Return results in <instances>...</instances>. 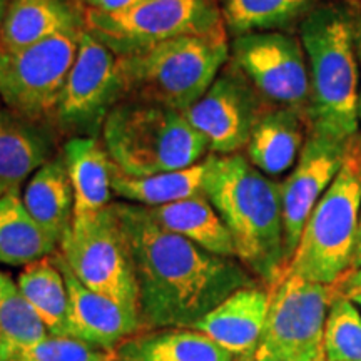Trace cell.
<instances>
[{
  "instance_id": "1",
  "label": "cell",
  "mask_w": 361,
  "mask_h": 361,
  "mask_svg": "<svg viewBox=\"0 0 361 361\" xmlns=\"http://www.w3.org/2000/svg\"><path fill=\"white\" fill-rule=\"evenodd\" d=\"M112 209L133 261L141 329L191 328L234 291L261 283L239 261L164 229L144 206L119 201Z\"/></svg>"
},
{
  "instance_id": "2",
  "label": "cell",
  "mask_w": 361,
  "mask_h": 361,
  "mask_svg": "<svg viewBox=\"0 0 361 361\" xmlns=\"http://www.w3.org/2000/svg\"><path fill=\"white\" fill-rule=\"evenodd\" d=\"M204 194L231 233L236 259L266 286L286 273L279 183L246 156H207Z\"/></svg>"
},
{
  "instance_id": "3",
  "label": "cell",
  "mask_w": 361,
  "mask_h": 361,
  "mask_svg": "<svg viewBox=\"0 0 361 361\" xmlns=\"http://www.w3.org/2000/svg\"><path fill=\"white\" fill-rule=\"evenodd\" d=\"M308 59V133L348 142L360 133V67L348 4L316 6L300 24Z\"/></svg>"
},
{
  "instance_id": "4",
  "label": "cell",
  "mask_w": 361,
  "mask_h": 361,
  "mask_svg": "<svg viewBox=\"0 0 361 361\" xmlns=\"http://www.w3.org/2000/svg\"><path fill=\"white\" fill-rule=\"evenodd\" d=\"M101 139L112 164L129 176L191 168L209 151L183 112L137 99L117 104L104 123Z\"/></svg>"
},
{
  "instance_id": "5",
  "label": "cell",
  "mask_w": 361,
  "mask_h": 361,
  "mask_svg": "<svg viewBox=\"0 0 361 361\" xmlns=\"http://www.w3.org/2000/svg\"><path fill=\"white\" fill-rule=\"evenodd\" d=\"M228 32L189 35L119 57L124 99L184 112L204 96L229 62Z\"/></svg>"
},
{
  "instance_id": "6",
  "label": "cell",
  "mask_w": 361,
  "mask_h": 361,
  "mask_svg": "<svg viewBox=\"0 0 361 361\" xmlns=\"http://www.w3.org/2000/svg\"><path fill=\"white\" fill-rule=\"evenodd\" d=\"M361 214L358 135L346 144L343 164L306 221L288 269L310 281L335 286L350 271Z\"/></svg>"
},
{
  "instance_id": "7",
  "label": "cell",
  "mask_w": 361,
  "mask_h": 361,
  "mask_svg": "<svg viewBox=\"0 0 361 361\" xmlns=\"http://www.w3.org/2000/svg\"><path fill=\"white\" fill-rule=\"evenodd\" d=\"M84 29L117 57L173 39L228 32L214 0H141L119 13L84 8Z\"/></svg>"
},
{
  "instance_id": "8",
  "label": "cell",
  "mask_w": 361,
  "mask_h": 361,
  "mask_svg": "<svg viewBox=\"0 0 361 361\" xmlns=\"http://www.w3.org/2000/svg\"><path fill=\"white\" fill-rule=\"evenodd\" d=\"M59 252L84 286L114 301L139 322L133 261L112 204L97 213L74 216Z\"/></svg>"
},
{
  "instance_id": "9",
  "label": "cell",
  "mask_w": 361,
  "mask_h": 361,
  "mask_svg": "<svg viewBox=\"0 0 361 361\" xmlns=\"http://www.w3.org/2000/svg\"><path fill=\"white\" fill-rule=\"evenodd\" d=\"M124 101L119 57L87 30H80L74 66L51 117L54 128L69 137H101L111 111Z\"/></svg>"
},
{
  "instance_id": "10",
  "label": "cell",
  "mask_w": 361,
  "mask_h": 361,
  "mask_svg": "<svg viewBox=\"0 0 361 361\" xmlns=\"http://www.w3.org/2000/svg\"><path fill=\"white\" fill-rule=\"evenodd\" d=\"M80 30L57 34L20 51L0 47V99L7 109L51 123L78 57Z\"/></svg>"
},
{
  "instance_id": "11",
  "label": "cell",
  "mask_w": 361,
  "mask_h": 361,
  "mask_svg": "<svg viewBox=\"0 0 361 361\" xmlns=\"http://www.w3.org/2000/svg\"><path fill=\"white\" fill-rule=\"evenodd\" d=\"M335 288L305 279L286 269L269 286V310L256 350V361H288L323 348L326 316Z\"/></svg>"
},
{
  "instance_id": "12",
  "label": "cell",
  "mask_w": 361,
  "mask_h": 361,
  "mask_svg": "<svg viewBox=\"0 0 361 361\" xmlns=\"http://www.w3.org/2000/svg\"><path fill=\"white\" fill-rule=\"evenodd\" d=\"M229 61L266 102L290 107L306 119L310 71L300 37L281 30L239 35L231 44Z\"/></svg>"
},
{
  "instance_id": "13",
  "label": "cell",
  "mask_w": 361,
  "mask_h": 361,
  "mask_svg": "<svg viewBox=\"0 0 361 361\" xmlns=\"http://www.w3.org/2000/svg\"><path fill=\"white\" fill-rule=\"evenodd\" d=\"M269 102L231 61L200 101L183 112L206 139L211 154L231 156L246 149L256 123Z\"/></svg>"
},
{
  "instance_id": "14",
  "label": "cell",
  "mask_w": 361,
  "mask_h": 361,
  "mask_svg": "<svg viewBox=\"0 0 361 361\" xmlns=\"http://www.w3.org/2000/svg\"><path fill=\"white\" fill-rule=\"evenodd\" d=\"M346 144L348 142L335 141L328 135L308 133L295 168L283 183H279L288 266L306 221L341 168Z\"/></svg>"
},
{
  "instance_id": "15",
  "label": "cell",
  "mask_w": 361,
  "mask_h": 361,
  "mask_svg": "<svg viewBox=\"0 0 361 361\" xmlns=\"http://www.w3.org/2000/svg\"><path fill=\"white\" fill-rule=\"evenodd\" d=\"M52 258L62 271L69 295L67 336L102 350L114 351L124 340L141 331V323L126 313L119 305L84 286L72 273L61 252L57 251Z\"/></svg>"
},
{
  "instance_id": "16",
  "label": "cell",
  "mask_w": 361,
  "mask_h": 361,
  "mask_svg": "<svg viewBox=\"0 0 361 361\" xmlns=\"http://www.w3.org/2000/svg\"><path fill=\"white\" fill-rule=\"evenodd\" d=\"M269 298V288L263 283L245 286L221 301L191 328L204 333L234 356L255 355L268 318Z\"/></svg>"
},
{
  "instance_id": "17",
  "label": "cell",
  "mask_w": 361,
  "mask_h": 361,
  "mask_svg": "<svg viewBox=\"0 0 361 361\" xmlns=\"http://www.w3.org/2000/svg\"><path fill=\"white\" fill-rule=\"evenodd\" d=\"M62 135L47 121L0 109V184L20 189L22 183L57 156Z\"/></svg>"
},
{
  "instance_id": "18",
  "label": "cell",
  "mask_w": 361,
  "mask_h": 361,
  "mask_svg": "<svg viewBox=\"0 0 361 361\" xmlns=\"http://www.w3.org/2000/svg\"><path fill=\"white\" fill-rule=\"evenodd\" d=\"M80 29H84V7L74 0H11L0 24V47L20 51Z\"/></svg>"
},
{
  "instance_id": "19",
  "label": "cell",
  "mask_w": 361,
  "mask_h": 361,
  "mask_svg": "<svg viewBox=\"0 0 361 361\" xmlns=\"http://www.w3.org/2000/svg\"><path fill=\"white\" fill-rule=\"evenodd\" d=\"M308 123L290 107H266L246 146L247 161L266 176H279L295 168L305 146Z\"/></svg>"
},
{
  "instance_id": "20",
  "label": "cell",
  "mask_w": 361,
  "mask_h": 361,
  "mask_svg": "<svg viewBox=\"0 0 361 361\" xmlns=\"http://www.w3.org/2000/svg\"><path fill=\"white\" fill-rule=\"evenodd\" d=\"M204 333L192 328L141 329L114 350V361H234Z\"/></svg>"
},
{
  "instance_id": "21",
  "label": "cell",
  "mask_w": 361,
  "mask_h": 361,
  "mask_svg": "<svg viewBox=\"0 0 361 361\" xmlns=\"http://www.w3.org/2000/svg\"><path fill=\"white\" fill-rule=\"evenodd\" d=\"M146 209L168 231L189 239L211 255L236 259L231 233L204 192Z\"/></svg>"
},
{
  "instance_id": "22",
  "label": "cell",
  "mask_w": 361,
  "mask_h": 361,
  "mask_svg": "<svg viewBox=\"0 0 361 361\" xmlns=\"http://www.w3.org/2000/svg\"><path fill=\"white\" fill-rule=\"evenodd\" d=\"M62 157L74 191V216L97 213L112 204V162L101 139L69 137Z\"/></svg>"
},
{
  "instance_id": "23",
  "label": "cell",
  "mask_w": 361,
  "mask_h": 361,
  "mask_svg": "<svg viewBox=\"0 0 361 361\" xmlns=\"http://www.w3.org/2000/svg\"><path fill=\"white\" fill-rule=\"evenodd\" d=\"M22 201L45 233L61 245L74 218V191L62 152L35 171Z\"/></svg>"
},
{
  "instance_id": "24",
  "label": "cell",
  "mask_w": 361,
  "mask_h": 361,
  "mask_svg": "<svg viewBox=\"0 0 361 361\" xmlns=\"http://www.w3.org/2000/svg\"><path fill=\"white\" fill-rule=\"evenodd\" d=\"M207 164L209 162L206 156L191 168L152 176H129L112 164V194L124 200V202L144 207L164 206L169 202L188 200L204 192Z\"/></svg>"
},
{
  "instance_id": "25",
  "label": "cell",
  "mask_w": 361,
  "mask_h": 361,
  "mask_svg": "<svg viewBox=\"0 0 361 361\" xmlns=\"http://www.w3.org/2000/svg\"><path fill=\"white\" fill-rule=\"evenodd\" d=\"M59 251V243L30 216L20 189H8L0 197V263L29 266Z\"/></svg>"
},
{
  "instance_id": "26",
  "label": "cell",
  "mask_w": 361,
  "mask_h": 361,
  "mask_svg": "<svg viewBox=\"0 0 361 361\" xmlns=\"http://www.w3.org/2000/svg\"><path fill=\"white\" fill-rule=\"evenodd\" d=\"M17 288L51 336H67L69 295L67 284L52 256L25 266L17 278Z\"/></svg>"
},
{
  "instance_id": "27",
  "label": "cell",
  "mask_w": 361,
  "mask_h": 361,
  "mask_svg": "<svg viewBox=\"0 0 361 361\" xmlns=\"http://www.w3.org/2000/svg\"><path fill=\"white\" fill-rule=\"evenodd\" d=\"M318 0H221L226 30L234 37L252 32H284L318 6Z\"/></svg>"
},
{
  "instance_id": "28",
  "label": "cell",
  "mask_w": 361,
  "mask_h": 361,
  "mask_svg": "<svg viewBox=\"0 0 361 361\" xmlns=\"http://www.w3.org/2000/svg\"><path fill=\"white\" fill-rule=\"evenodd\" d=\"M47 336H51L47 328L20 295L16 281L8 283L0 306V361L11 360Z\"/></svg>"
},
{
  "instance_id": "29",
  "label": "cell",
  "mask_w": 361,
  "mask_h": 361,
  "mask_svg": "<svg viewBox=\"0 0 361 361\" xmlns=\"http://www.w3.org/2000/svg\"><path fill=\"white\" fill-rule=\"evenodd\" d=\"M326 361H361V313L350 298L335 295L323 333Z\"/></svg>"
},
{
  "instance_id": "30",
  "label": "cell",
  "mask_w": 361,
  "mask_h": 361,
  "mask_svg": "<svg viewBox=\"0 0 361 361\" xmlns=\"http://www.w3.org/2000/svg\"><path fill=\"white\" fill-rule=\"evenodd\" d=\"M7 361H114V351L64 336H47Z\"/></svg>"
},
{
  "instance_id": "31",
  "label": "cell",
  "mask_w": 361,
  "mask_h": 361,
  "mask_svg": "<svg viewBox=\"0 0 361 361\" xmlns=\"http://www.w3.org/2000/svg\"><path fill=\"white\" fill-rule=\"evenodd\" d=\"M141 0H79L80 6L101 13H119L134 7Z\"/></svg>"
},
{
  "instance_id": "32",
  "label": "cell",
  "mask_w": 361,
  "mask_h": 361,
  "mask_svg": "<svg viewBox=\"0 0 361 361\" xmlns=\"http://www.w3.org/2000/svg\"><path fill=\"white\" fill-rule=\"evenodd\" d=\"M333 288H335L336 295L345 298H353L356 295H361V268L345 274V276H343Z\"/></svg>"
},
{
  "instance_id": "33",
  "label": "cell",
  "mask_w": 361,
  "mask_h": 361,
  "mask_svg": "<svg viewBox=\"0 0 361 361\" xmlns=\"http://www.w3.org/2000/svg\"><path fill=\"white\" fill-rule=\"evenodd\" d=\"M346 4L353 11V32H355V49H356V57H358V67H360V99H358V117L361 124V11L358 7H355L350 0H345Z\"/></svg>"
},
{
  "instance_id": "34",
  "label": "cell",
  "mask_w": 361,
  "mask_h": 361,
  "mask_svg": "<svg viewBox=\"0 0 361 361\" xmlns=\"http://www.w3.org/2000/svg\"><path fill=\"white\" fill-rule=\"evenodd\" d=\"M361 268V214H360V226H358V234H356V245H355V251H353V258H351V264H350V271ZM346 273V274H348Z\"/></svg>"
},
{
  "instance_id": "35",
  "label": "cell",
  "mask_w": 361,
  "mask_h": 361,
  "mask_svg": "<svg viewBox=\"0 0 361 361\" xmlns=\"http://www.w3.org/2000/svg\"><path fill=\"white\" fill-rule=\"evenodd\" d=\"M288 361H326V358H324L323 348H319L314 351H308V353H303L300 356H295V358H291Z\"/></svg>"
},
{
  "instance_id": "36",
  "label": "cell",
  "mask_w": 361,
  "mask_h": 361,
  "mask_svg": "<svg viewBox=\"0 0 361 361\" xmlns=\"http://www.w3.org/2000/svg\"><path fill=\"white\" fill-rule=\"evenodd\" d=\"M11 281H12V279L8 278L6 273H2V271H0V306H2L4 296H6L7 286H8V283H11Z\"/></svg>"
},
{
  "instance_id": "37",
  "label": "cell",
  "mask_w": 361,
  "mask_h": 361,
  "mask_svg": "<svg viewBox=\"0 0 361 361\" xmlns=\"http://www.w3.org/2000/svg\"><path fill=\"white\" fill-rule=\"evenodd\" d=\"M8 2H11V0H0V24H2L4 16H6V11H7Z\"/></svg>"
},
{
  "instance_id": "38",
  "label": "cell",
  "mask_w": 361,
  "mask_h": 361,
  "mask_svg": "<svg viewBox=\"0 0 361 361\" xmlns=\"http://www.w3.org/2000/svg\"><path fill=\"white\" fill-rule=\"evenodd\" d=\"M234 361H256L255 355H243V356H236Z\"/></svg>"
},
{
  "instance_id": "39",
  "label": "cell",
  "mask_w": 361,
  "mask_h": 361,
  "mask_svg": "<svg viewBox=\"0 0 361 361\" xmlns=\"http://www.w3.org/2000/svg\"><path fill=\"white\" fill-rule=\"evenodd\" d=\"M350 300L353 301V303L361 310V295H356V296H353V298H350Z\"/></svg>"
},
{
  "instance_id": "40",
  "label": "cell",
  "mask_w": 361,
  "mask_h": 361,
  "mask_svg": "<svg viewBox=\"0 0 361 361\" xmlns=\"http://www.w3.org/2000/svg\"><path fill=\"white\" fill-rule=\"evenodd\" d=\"M350 2H351V4H353V6H355V7H358V8H360V11H361V0H350Z\"/></svg>"
},
{
  "instance_id": "41",
  "label": "cell",
  "mask_w": 361,
  "mask_h": 361,
  "mask_svg": "<svg viewBox=\"0 0 361 361\" xmlns=\"http://www.w3.org/2000/svg\"><path fill=\"white\" fill-rule=\"evenodd\" d=\"M7 192V189L6 188H4L2 186V184H0V197H2L4 196V194H6Z\"/></svg>"
},
{
  "instance_id": "42",
  "label": "cell",
  "mask_w": 361,
  "mask_h": 361,
  "mask_svg": "<svg viewBox=\"0 0 361 361\" xmlns=\"http://www.w3.org/2000/svg\"><path fill=\"white\" fill-rule=\"evenodd\" d=\"M358 142H360V151H361V133H358Z\"/></svg>"
}]
</instances>
